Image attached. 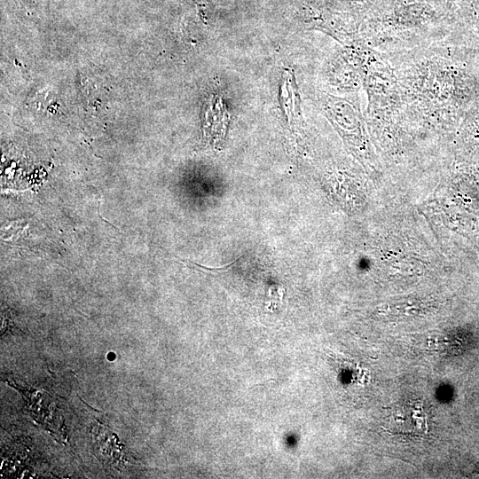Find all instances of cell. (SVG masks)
I'll list each match as a JSON object with an SVG mask.
<instances>
[{"mask_svg":"<svg viewBox=\"0 0 479 479\" xmlns=\"http://www.w3.org/2000/svg\"><path fill=\"white\" fill-rule=\"evenodd\" d=\"M362 83L368 98L367 112H386L399 101L397 78L393 69L372 48L359 45Z\"/></svg>","mask_w":479,"mask_h":479,"instance_id":"cell-1","label":"cell"}]
</instances>
